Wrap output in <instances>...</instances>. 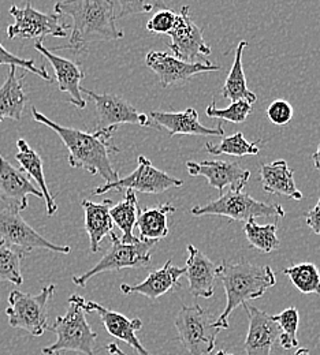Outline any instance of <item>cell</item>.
Here are the masks:
<instances>
[{"mask_svg": "<svg viewBox=\"0 0 320 355\" xmlns=\"http://www.w3.org/2000/svg\"><path fill=\"white\" fill-rule=\"evenodd\" d=\"M305 220L308 227L317 234L320 235V198L318 204L305 215Z\"/></svg>", "mask_w": 320, "mask_h": 355, "instance_id": "cell-40", "label": "cell"}, {"mask_svg": "<svg viewBox=\"0 0 320 355\" xmlns=\"http://www.w3.org/2000/svg\"><path fill=\"white\" fill-rule=\"evenodd\" d=\"M111 246L101 260L81 276H73L76 286L84 287L93 276L103 272L121 270L125 268H141L149 266L156 241H137L135 243H124L114 231L110 234Z\"/></svg>", "mask_w": 320, "mask_h": 355, "instance_id": "cell-6", "label": "cell"}, {"mask_svg": "<svg viewBox=\"0 0 320 355\" xmlns=\"http://www.w3.org/2000/svg\"><path fill=\"white\" fill-rule=\"evenodd\" d=\"M248 46V42L242 40L237 45L235 49V58L234 63L230 69L229 76L225 81V85L222 88V97L229 98L233 101H248L251 104H255L258 100V96L246 87V78L244 74V67H242V53L244 49Z\"/></svg>", "mask_w": 320, "mask_h": 355, "instance_id": "cell-28", "label": "cell"}, {"mask_svg": "<svg viewBox=\"0 0 320 355\" xmlns=\"http://www.w3.org/2000/svg\"><path fill=\"white\" fill-rule=\"evenodd\" d=\"M69 309L65 315L56 317L52 331L56 335V342L43 349V354L56 355L59 352H77L85 355L94 354L97 334L92 331L85 313L74 300L69 298Z\"/></svg>", "mask_w": 320, "mask_h": 355, "instance_id": "cell-4", "label": "cell"}, {"mask_svg": "<svg viewBox=\"0 0 320 355\" xmlns=\"http://www.w3.org/2000/svg\"><path fill=\"white\" fill-rule=\"evenodd\" d=\"M275 322L279 325L280 335H279V343L285 350H290L294 347H298V339H297V329L300 322V315L296 308H287L286 311L273 315Z\"/></svg>", "mask_w": 320, "mask_h": 355, "instance_id": "cell-34", "label": "cell"}, {"mask_svg": "<svg viewBox=\"0 0 320 355\" xmlns=\"http://www.w3.org/2000/svg\"><path fill=\"white\" fill-rule=\"evenodd\" d=\"M33 119L58 134L69 150V164L73 168H83L91 175H100L108 182L119 179V174L111 162V153H118L119 149L112 144L115 128L94 130L85 133L77 129H70L52 122L37 108H32Z\"/></svg>", "mask_w": 320, "mask_h": 355, "instance_id": "cell-1", "label": "cell"}, {"mask_svg": "<svg viewBox=\"0 0 320 355\" xmlns=\"http://www.w3.org/2000/svg\"><path fill=\"white\" fill-rule=\"evenodd\" d=\"M53 291V284L44 287L37 295H29L18 290L11 291L6 309L10 327L24 329L32 336H42L49 327L47 305Z\"/></svg>", "mask_w": 320, "mask_h": 355, "instance_id": "cell-7", "label": "cell"}, {"mask_svg": "<svg viewBox=\"0 0 320 355\" xmlns=\"http://www.w3.org/2000/svg\"><path fill=\"white\" fill-rule=\"evenodd\" d=\"M25 76L17 77V67L10 66L8 76L0 87V122L4 119L21 121L28 97L24 92Z\"/></svg>", "mask_w": 320, "mask_h": 355, "instance_id": "cell-25", "label": "cell"}, {"mask_svg": "<svg viewBox=\"0 0 320 355\" xmlns=\"http://www.w3.org/2000/svg\"><path fill=\"white\" fill-rule=\"evenodd\" d=\"M70 298L74 300L87 313H97L104 328L111 336L125 342L140 355H152L146 349H144L137 338V332L142 328V321L140 318L130 320L118 311H110L93 301H87L80 295H71Z\"/></svg>", "mask_w": 320, "mask_h": 355, "instance_id": "cell-14", "label": "cell"}, {"mask_svg": "<svg viewBox=\"0 0 320 355\" xmlns=\"http://www.w3.org/2000/svg\"><path fill=\"white\" fill-rule=\"evenodd\" d=\"M251 112H252V104L244 100L233 101L228 108H218L215 101H212V104L208 105L205 110V115L208 118L226 121L231 123H244L248 119Z\"/></svg>", "mask_w": 320, "mask_h": 355, "instance_id": "cell-35", "label": "cell"}, {"mask_svg": "<svg viewBox=\"0 0 320 355\" xmlns=\"http://www.w3.org/2000/svg\"><path fill=\"white\" fill-rule=\"evenodd\" d=\"M83 208L85 214V230L90 236L92 253L100 250V243L106 235H110L114 228V222L110 215L112 207L111 200H104L100 204L92 202L90 200L83 201Z\"/></svg>", "mask_w": 320, "mask_h": 355, "instance_id": "cell-24", "label": "cell"}, {"mask_svg": "<svg viewBox=\"0 0 320 355\" xmlns=\"http://www.w3.org/2000/svg\"><path fill=\"white\" fill-rule=\"evenodd\" d=\"M81 93L90 96L97 112V128L96 130H104L115 128L119 125H138L141 128L151 126V119L148 115L138 112L137 110L125 98L117 94L96 93L90 89L81 88Z\"/></svg>", "mask_w": 320, "mask_h": 355, "instance_id": "cell-11", "label": "cell"}, {"mask_svg": "<svg viewBox=\"0 0 320 355\" xmlns=\"http://www.w3.org/2000/svg\"><path fill=\"white\" fill-rule=\"evenodd\" d=\"M55 12L73 19L70 44L59 48L83 51L94 42H112L124 39L118 28V14L112 0H62L55 4Z\"/></svg>", "mask_w": 320, "mask_h": 355, "instance_id": "cell-2", "label": "cell"}, {"mask_svg": "<svg viewBox=\"0 0 320 355\" xmlns=\"http://www.w3.org/2000/svg\"><path fill=\"white\" fill-rule=\"evenodd\" d=\"M26 253L17 246L0 239V282H8L15 286L24 283L21 261Z\"/></svg>", "mask_w": 320, "mask_h": 355, "instance_id": "cell-31", "label": "cell"}, {"mask_svg": "<svg viewBox=\"0 0 320 355\" xmlns=\"http://www.w3.org/2000/svg\"><path fill=\"white\" fill-rule=\"evenodd\" d=\"M186 168L192 177H204L208 184L221 194L225 187L230 186L233 190H244L251 178V173L242 168L238 163L222 160H204L200 163L187 162Z\"/></svg>", "mask_w": 320, "mask_h": 355, "instance_id": "cell-16", "label": "cell"}, {"mask_svg": "<svg viewBox=\"0 0 320 355\" xmlns=\"http://www.w3.org/2000/svg\"><path fill=\"white\" fill-rule=\"evenodd\" d=\"M244 309L249 318L248 335L245 339L246 355H271L280 329L275 322L274 317L267 311H260L256 306L244 304Z\"/></svg>", "mask_w": 320, "mask_h": 355, "instance_id": "cell-18", "label": "cell"}, {"mask_svg": "<svg viewBox=\"0 0 320 355\" xmlns=\"http://www.w3.org/2000/svg\"><path fill=\"white\" fill-rule=\"evenodd\" d=\"M158 126L165 128L170 137L176 135H200V137H224L225 130L222 122L215 129L204 126L199 119V112L194 108H187L183 112H162L152 111L148 115Z\"/></svg>", "mask_w": 320, "mask_h": 355, "instance_id": "cell-20", "label": "cell"}, {"mask_svg": "<svg viewBox=\"0 0 320 355\" xmlns=\"http://www.w3.org/2000/svg\"><path fill=\"white\" fill-rule=\"evenodd\" d=\"M17 148H18V152L15 155L17 162L19 163V166L25 171V174L32 179H35L36 183L39 184L40 191L43 193V197L46 200L47 214H48V216H52L58 211V205L55 202V198L52 197V194L49 193V190L47 187L44 170H43V159L22 138L17 141Z\"/></svg>", "mask_w": 320, "mask_h": 355, "instance_id": "cell-26", "label": "cell"}, {"mask_svg": "<svg viewBox=\"0 0 320 355\" xmlns=\"http://www.w3.org/2000/svg\"><path fill=\"white\" fill-rule=\"evenodd\" d=\"M121 11L118 18H125L133 14H145L152 10H165L167 8L165 0H118Z\"/></svg>", "mask_w": 320, "mask_h": 355, "instance_id": "cell-36", "label": "cell"}, {"mask_svg": "<svg viewBox=\"0 0 320 355\" xmlns=\"http://www.w3.org/2000/svg\"><path fill=\"white\" fill-rule=\"evenodd\" d=\"M138 214H140V208H138L137 196H136V191L130 189L126 190L125 200L111 207L110 209L112 222L117 224L122 231L121 241L124 243H135L140 241V238L133 235V230L137 224Z\"/></svg>", "mask_w": 320, "mask_h": 355, "instance_id": "cell-29", "label": "cell"}, {"mask_svg": "<svg viewBox=\"0 0 320 355\" xmlns=\"http://www.w3.org/2000/svg\"><path fill=\"white\" fill-rule=\"evenodd\" d=\"M193 216H225L235 222H248L256 218H285L283 207L278 204H267L252 198L244 190H233L222 193L219 198L192 208Z\"/></svg>", "mask_w": 320, "mask_h": 355, "instance_id": "cell-5", "label": "cell"}, {"mask_svg": "<svg viewBox=\"0 0 320 355\" xmlns=\"http://www.w3.org/2000/svg\"><path fill=\"white\" fill-rule=\"evenodd\" d=\"M178 340L190 355H210L221 329L214 327L210 313L200 305L185 306L176 317Z\"/></svg>", "mask_w": 320, "mask_h": 355, "instance_id": "cell-8", "label": "cell"}, {"mask_svg": "<svg viewBox=\"0 0 320 355\" xmlns=\"http://www.w3.org/2000/svg\"><path fill=\"white\" fill-rule=\"evenodd\" d=\"M185 268L173 266V261L169 260L159 270L151 272L146 279L136 286L122 284L121 291L124 294H141L149 300H158L162 295L167 294L177 286L185 275Z\"/></svg>", "mask_w": 320, "mask_h": 355, "instance_id": "cell-22", "label": "cell"}, {"mask_svg": "<svg viewBox=\"0 0 320 355\" xmlns=\"http://www.w3.org/2000/svg\"><path fill=\"white\" fill-rule=\"evenodd\" d=\"M176 207L171 204H162L156 208L140 209L137 225L140 241H160L169 235L167 215L174 214Z\"/></svg>", "mask_w": 320, "mask_h": 355, "instance_id": "cell-27", "label": "cell"}, {"mask_svg": "<svg viewBox=\"0 0 320 355\" xmlns=\"http://www.w3.org/2000/svg\"><path fill=\"white\" fill-rule=\"evenodd\" d=\"M183 179L171 177L152 166V163L145 156H138L137 168L128 177L119 178L115 182L104 183L93 190V196H101L107 191H121V190H135L148 194H162L170 189L181 187Z\"/></svg>", "mask_w": 320, "mask_h": 355, "instance_id": "cell-10", "label": "cell"}, {"mask_svg": "<svg viewBox=\"0 0 320 355\" xmlns=\"http://www.w3.org/2000/svg\"><path fill=\"white\" fill-rule=\"evenodd\" d=\"M218 277H221L226 293V308L214 327L218 329H229L231 311L248 301L258 300L276 284L275 273L270 266H258L251 263H224L218 266Z\"/></svg>", "mask_w": 320, "mask_h": 355, "instance_id": "cell-3", "label": "cell"}, {"mask_svg": "<svg viewBox=\"0 0 320 355\" xmlns=\"http://www.w3.org/2000/svg\"><path fill=\"white\" fill-rule=\"evenodd\" d=\"M293 355H311L310 354V350H307V349H298L296 353Z\"/></svg>", "mask_w": 320, "mask_h": 355, "instance_id": "cell-43", "label": "cell"}, {"mask_svg": "<svg viewBox=\"0 0 320 355\" xmlns=\"http://www.w3.org/2000/svg\"><path fill=\"white\" fill-rule=\"evenodd\" d=\"M276 231L278 227L274 223L260 225L255 222V219H249L244 224V232L248 242L252 248L263 253H271L279 248L280 242L276 236Z\"/></svg>", "mask_w": 320, "mask_h": 355, "instance_id": "cell-32", "label": "cell"}, {"mask_svg": "<svg viewBox=\"0 0 320 355\" xmlns=\"http://www.w3.org/2000/svg\"><path fill=\"white\" fill-rule=\"evenodd\" d=\"M262 141L256 142H249L245 139L244 134L235 133L230 137L222 138L219 144L214 142H205L204 150L212 156H219V155H230L235 157H242L248 155H258L259 153V144Z\"/></svg>", "mask_w": 320, "mask_h": 355, "instance_id": "cell-30", "label": "cell"}, {"mask_svg": "<svg viewBox=\"0 0 320 355\" xmlns=\"http://www.w3.org/2000/svg\"><path fill=\"white\" fill-rule=\"evenodd\" d=\"M7 64V66H15V67H22L26 71H31L39 77H42L46 81H51L49 74L47 73L46 66H36L32 59H22L7 51L3 45L0 44V66Z\"/></svg>", "mask_w": 320, "mask_h": 355, "instance_id": "cell-37", "label": "cell"}, {"mask_svg": "<svg viewBox=\"0 0 320 355\" xmlns=\"http://www.w3.org/2000/svg\"><path fill=\"white\" fill-rule=\"evenodd\" d=\"M145 64L158 76L162 88L183 84L197 74L221 70V66L210 62L189 63L160 51H151L145 58Z\"/></svg>", "mask_w": 320, "mask_h": 355, "instance_id": "cell-13", "label": "cell"}, {"mask_svg": "<svg viewBox=\"0 0 320 355\" xmlns=\"http://www.w3.org/2000/svg\"><path fill=\"white\" fill-rule=\"evenodd\" d=\"M107 350H108V353L111 355H126L118 347L117 343H110V345L107 346Z\"/></svg>", "mask_w": 320, "mask_h": 355, "instance_id": "cell-41", "label": "cell"}, {"mask_svg": "<svg viewBox=\"0 0 320 355\" xmlns=\"http://www.w3.org/2000/svg\"><path fill=\"white\" fill-rule=\"evenodd\" d=\"M0 239L7 243L19 248L25 253H29L36 249H46L49 252L69 254L70 246L53 245L43 235H40L32 225L25 222L21 214L15 209L6 208L0 211Z\"/></svg>", "mask_w": 320, "mask_h": 355, "instance_id": "cell-12", "label": "cell"}, {"mask_svg": "<svg viewBox=\"0 0 320 355\" xmlns=\"http://www.w3.org/2000/svg\"><path fill=\"white\" fill-rule=\"evenodd\" d=\"M44 198L24 170L14 167L0 153V200L7 208L22 212L28 208V197Z\"/></svg>", "mask_w": 320, "mask_h": 355, "instance_id": "cell-17", "label": "cell"}, {"mask_svg": "<svg viewBox=\"0 0 320 355\" xmlns=\"http://www.w3.org/2000/svg\"><path fill=\"white\" fill-rule=\"evenodd\" d=\"M228 354V353H226V352H224V350H222V352H219V353H218V354L217 355H226Z\"/></svg>", "mask_w": 320, "mask_h": 355, "instance_id": "cell-44", "label": "cell"}, {"mask_svg": "<svg viewBox=\"0 0 320 355\" xmlns=\"http://www.w3.org/2000/svg\"><path fill=\"white\" fill-rule=\"evenodd\" d=\"M10 15L15 19V22L7 28V36L11 40L21 37L39 39L43 42L47 36L62 39L67 36V28H70L67 24L62 22V17L59 14H43L33 8L31 3L24 8L11 6Z\"/></svg>", "mask_w": 320, "mask_h": 355, "instance_id": "cell-9", "label": "cell"}, {"mask_svg": "<svg viewBox=\"0 0 320 355\" xmlns=\"http://www.w3.org/2000/svg\"><path fill=\"white\" fill-rule=\"evenodd\" d=\"M283 273L292 280L294 287L303 294H320V272L312 263H303L298 266L283 269Z\"/></svg>", "mask_w": 320, "mask_h": 355, "instance_id": "cell-33", "label": "cell"}, {"mask_svg": "<svg viewBox=\"0 0 320 355\" xmlns=\"http://www.w3.org/2000/svg\"><path fill=\"white\" fill-rule=\"evenodd\" d=\"M226 355H230V354H226Z\"/></svg>", "mask_w": 320, "mask_h": 355, "instance_id": "cell-45", "label": "cell"}, {"mask_svg": "<svg viewBox=\"0 0 320 355\" xmlns=\"http://www.w3.org/2000/svg\"><path fill=\"white\" fill-rule=\"evenodd\" d=\"M312 160H314V166H315V168L320 171V144L319 146H318V149H317V152L312 155Z\"/></svg>", "mask_w": 320, "mask_h": 355, "instance_id": "cell-42", "label": "cell"}, {"mask_svg": "<svg viewBox=\"0 0 320 355\" xmlns=\"http://www.w3.org/2000/svg\"><path fill=\"white\" fill-rule=\"evenodd\" d=\"M177 22V14L169 8L159 10L145 25V29L151 33L169 35Z\"/></svg>", "mask_w": 320, "mask_h": 355, "instance_id": "cell-38", "label": "cell"}, {"mask_svg": "<svg viewBox=\"0 0 320 355\" xmlns=\"http://www.w3.org/2000/svg\"><path fill=\"white\" fill-rule=\"evenodd\" d=\"M169 36L171 37L169 46L174 56L189 63H193L199 56H208L212 51L203 39V29L190 18L187 6H183L181 12L177 14L176 26Z\"/></svg>", "mask_w": 320, "mask_h": 355, "instance_id": "cell-15", "label": "cell"}, {"mask_svg": "<svg viewBox=\"0 0 320 355\" xmlns=\"http://www.w3.org/2000/svg\"><path fill=\"white\" fill-rule=\"evenodd\" d=\"M260 180L263 190L269 194L289 197L293 200H303V193L294 182V173L285 160H276L264 164L260 168Z\"/></svg>", "mask_w": 320, "mask_h": 355, "instance_id": "cell-23", "label": "cell"}, {"mask_svg": "<svg viewBox=\"0 0 320 355\" xmlns=\"http://www.w3.org/2000/svg\"><path fill=\"white\" fill-rule=\"evenodd\" d=\"M185 270L189 282V291L194 298H211L214 295L218 266L193 245H187Z\"/></svg>", "mask_w": 320, "mask_h": 355, "instance_id": "cell-21", "label": "cell"}, {"mask_svg": "<svg viewBox=\"0 0 320 355\" xmlns=\"http://www.w3.org/2000/svg\"><path fill=\"white\" fill-rule=\"evenodd\" d=\"M293 115V107L286 100H275L267 108V118L276 126H286Z\"/></svg>", "mask_w": 320, "mask_h": 355, "instance_id": "cell-39", "label": "cell"}, {"mask_svg": "<svg viewBox=\"0 0 320 355\" xmlns=\"http://www.w3.org/2000/svg\"><path fill=\"white\" fill-rule=\"evenodd\" d=\"M35 48L37 49V52H40L46 58L47 60L51 63V66L53 67L59 90L62 93L70 94L69 103L74 104L80 110H84L87 107V101L83 98L81 81L84 80L85 74H84L83 69L80 67V64L55 55L53 52H51L48 48H46L42 42H36Z\"/></svg>", "mask_w": 320, "mask_h": 355, "instance_id": "cell-19", "label": "cell"}]
</instances>
